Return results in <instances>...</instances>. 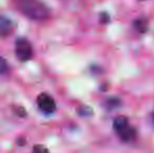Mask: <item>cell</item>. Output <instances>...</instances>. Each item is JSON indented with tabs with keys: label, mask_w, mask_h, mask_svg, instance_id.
Segmentation results:
<instances>
[{
	"label": "cell",
	"mask_w": 154,
	"mask_h": 153,
	"mask_svg": "<svg viewBox=\"0 0 154 153\" xmlns=\"http://www.w3.org/2000/svg\"><path fill=\"white\" fill-rule=\"evenodd\" d=\"M8 69V62L4 58L0 57V75L2 74H5Z\"/></svg>",
	"instance_id": "7"
},
{
	"label": "cell",
	"mask_w": 154,
	"mask_h": 153,
	"mask_svg": "<svg viewBox=\"0 0 154 153\" xmlns=\"http://www.w3.org/2000/svg\"><path fill=\"white\" fill-rule=\"evenodd\" d=\"M14 31V23L10 18L0 15V37L5 38L13 33Z\"/></svg>",
	"instance_id": "5"
},
{
	"label": "cell",
	"mask_w": 154,
	"mask_h": 153,
	"mask_svg": "<svg viewBox=\"0 0 154 153\" xmlns=\"http://www.w3.org/2000/svg\"><path fill=\"white\" fill-rule=\"evenodd\" d=\"M19 13L35 21H44L49 17V10L40 0H12Z\"/></svg>",
	"instance_id": "1"
},
{
	"label": "cell",
	"mask_w": 154,
	"mask_h": 153,
	"mask_svg": "<svg viewBox=\"0 0 154 153\" xmlns=\"http://www.w3.org/2000/svg\"><path fill=\"white\" fill-rule=\"evenodd\" d=\"M134 27L137 29L140 33H144L147 29V22L143 19H138L134 22Z\"/></svg>",
	"instance_id": "6"
},
{
	"label": "cell",
	"mask_w": 154,
	"mask_h": 153,
	"mask_svg": "<svg viewBox=\"0 0 154 153\" xmlns=\"http://www.w3.org/2000/svg\"><path fill=\"white\" fill-rule=\"evenodd\" d=\"M152 124H153V126H154V112H153V115H152Z\"/></svg>",
	"instance_id": "9"
},
{
	"label": "cell",
	"mask_w": 154,
	"mask_h": 153,
	"mask_svg": "<svg viewBox=\"0 0 154 153\" xmlns=\"http://www.w3.org/2000/svg\"><path fill=\"white\" fill-rule=\"evenodd\" d=\"M32 153H49L47 148H45L42 145H36L32 149Z\"/></svg>",
	"instance_id": "8"
},
{
	"label": "cell",
	"mask_w": 154,
	"mask_h": 153,
	"mask_svg": "<svg viewBox=\"0 0 154 153\" xmlns=\"http://www.w3.org/2000/svg\"><path fill=\"white\" fill-rule=\"evenodd\" d=\"M113 128L123 142L129 143L135 137L136 131L129 125L128 118L124 115H119L113 121Z\"/></svg>",
	"instance_id": "2"
},
{
	"label": "cell",
	"mask_w": 154,
	"mask_h": 153,
	"mask_svg": "<svg viewBox=\"0 0 154 153\" xmlns=\"http://www.w3.org/2000/svg\"><path fill=\"white\" fill-rule=\"evenodd\" d=\"M37 104H38L40 110L43 111L44 113H47V115L53 113L57 108L55 100L47 93L39 94L38 98H37Z\"/></svg>",
	"instance_id": "4"
},
{
	"label": "cell",
	"mask_w": 154,
	"mask_h": 153,
	"mask_svg": "<svg viewBox=\"0 0 154 153\" xmlns=\"http://www.w3.org/2000/svg\"><path fill=\"white\" fill-rule=\"evenodd\" d=\"M15 53L20 61H29L32 57V46L31 42L25 38H18L15 45Z\"/></svg>",
	"instance_id": "3"
}]
</instances>
